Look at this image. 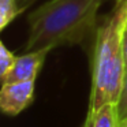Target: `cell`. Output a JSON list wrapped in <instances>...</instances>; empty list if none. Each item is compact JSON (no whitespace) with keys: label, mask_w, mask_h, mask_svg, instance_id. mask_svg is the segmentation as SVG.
I'll list each match as a JSON object with an SVG mask.
<instances>
[{"label":"cell","mask_w":127,"mask_h":127,"mask_svg":"<svg viewBox=\"0 0 127 127\" xmlns=\"http://www.w3.org/2000/svg\"><path fill=\"white\" fill-rule=\"evenodd\" d=\"M105 0H49L29 14L26 52L82 44L94 32Z\"/></svg>","instance_id":"1"},{"label":"cell","mask_w":127,"mask_h":127,"mask_svg":"<svg viewBox=\"0 0 127 127\" xmlns=\"http://www.w3.org/2000/svg\"><path fill=\"white\" fill-rule=\"evenodd\" d=\"M116 7H119V8L123 11V14H124V19H126V23H124V28H127V0H124L122 4H119V6H116Z\"/></svg>","instance_id":"11"},{"label":"cell","mask_w":127,"mask_h":127,"mask_svg":"<svg viewBox=\"0 0 127 127\" xmlns=\"http://www.w3.org/2000/svg\"><path fill=\"white\" fill-rule=\"evenodd\" d=\"M124 14L119 7L97 29L92 60V92L88 118L93 116L102 105L116 104L126 74L122 36L124 30Z\"/></svg>","instance_id":"2"},{"label":"cell","mask_w":127,"mask_h":127,"mask_svg":"<svg viewBox=\"0 0 127 127\" xmlns=\"http://www.w3.org/2000/svg\"><path fill=\"white\" fill-rule=\"evenodd\" d=\"M122 48H123L124 66H126V71H127V28H124L123 36H122Z\"/></svg>","instance_id":"9"},{"label":"cell","mask_w":127,"mask_h":127,"mask_svg":"<svg viewBox=\"0 0 127 127\" xmlns=\"http://www.w3.org/2000/svg\"><path fill=\"white\" fill-rule=\"evenodd\" d=\"M21 12L23 10L17 0H0V30H4Z\"/></svg>","instance_id":"6"},{"label":"cell","mask_w":127,"mask_h":127,"mask_svg":"<svg viewBox=\"0 0 127 127\" xmlns=\"http://www.w3.org/2000/svg\"><path fill=\"white\" fill-rule=\"evenodd\" d=\"M85 127H120L116 104L102 105L93 116L86 118Z\"/></svg>","instance_id":"5"},{"label":"cell","mask_w":127,"mask_h":127,"mask_svg":"<svg viewBox=\"0 0 127 127\" xmlns=\"http://www.w3.org/2000/svg\"><path fill=\"white\" fill-rule=\"evenodd\" d=\"M120 127H127V120L122 122V123H120Z\"/></svg>","instance_id":"13"},{"label":"cell","mask_w":127,"mask_h":127,"mask_svg":"<svg viewBox=\"0 0 127 127\" xmlns=\"http://www.w3.org/2000/svg\"><path fill=\"white\" fill-rule=\"evenodd\" d=\"M17 58L18 56H15L3 42H0V79H3L11 71Z\"/></svg>","instance_id":"7"},{"label":"cell","mask_w":127,"mask_h":127,"mask_svg":"<svg viewBox=\"0 0 127 127\" xmlns=\"http://www.w3.org/2000/svg\"><path fill=\"white\" fill-rule=\"evenodd\" d=\"M34 82H11L1 83L0 109L8 116H17L25 111L34 100Z\"/></svg>","instance_id":"3"},{"label":"cell","mask_w":127,"mask_h":127,"mask_svg":"<svg viewBox=\"0 0 127 127\" xmlns=\"http://www.w3.org/2000/svg\"><path fill=\"white\" fill-rule=\"evenodd\" d=\"M51 49H38L26 52L25 55L18 56L11 71L1 79V83L11 82H25V81H36L40 70L45 62L48 52Z\"/></svg>","instance_id":"4"},{"label":"cell","mask_w":127,"mask_h":127,"mask_svg":"<svg viewBox=\"0 0 127 127\" xmlns=\"http://www.w3.org/2000/svg\"><path fill=\"white\" fill-rule=\"evenodd\" d=\"M17 1H18V4H19L21 8L25 11L26 8H29L30 6H33V4L36 3L37 0H17Z\"/></svg>","instance_id":"10"},{"label":"cell","mask_w":127,"mask_h":127,"mask_svg":"<svg viewBox=\"0 0 127 127\" xmlns=\"http://www.w3.org/2000/svg\"><path fill=\"white\" fill-rule=\"evenodd\" d=\"M113 1H115V7L116 6H119V4H122L124 1V0H113Z\"/></svg>","instance_id":"12"},{"label":"cell","mask_w":127,"mask_h":127,"mask_svg":"<svg viewBox=\"0 0 127 127\" xmlns=\"http://www.w3.org/2000/svg\"><path fill=\"white\" fill-rule=\"evenodd\" d=\"M116 109H118L119 122L122 123V122L127 120V71H126V74H124L120 96H119V100H118V102H116Z\"/></svg>","instance_id":"8"}]
</instances>
